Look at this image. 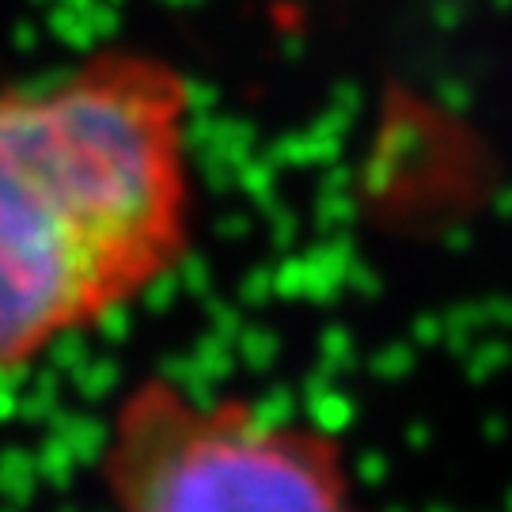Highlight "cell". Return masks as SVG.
<instances>
[{
    "label": "cell",
    "mask_w": 512,
    "mask_h": 512,
    "mask_svg": "<svg viewBox=\"0 0 512 512\" xmlns=\"http://www.w3.org/2000/svg\"><path fill=\"white\" fill-rule=\"evenodd\" d=\"M194 92L107 46L0 88V380L164 285L194 243Z\"/></svg>",
    "instance_id": "obj_1"
},
{
    "label": "cell",
    "mask_w": 512,
    "mask_h": 512,
    "mask_svg": "<svg viewBox=\"0 0 512 512\" xmlns=\"http://www.w3.org/2000/svg\"><path fill=\"white\" fill-rule=\"evenodd\" d=\"M99 478L110 512H372L334 433L171 376L118 399Z\"/></svg>",
    "instance_id": "obj_2"
}]
</instances>
